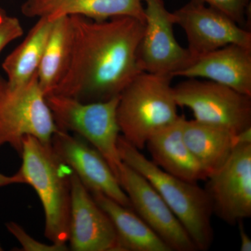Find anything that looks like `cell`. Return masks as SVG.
<instances>
[{
  "mask_svg": "<svg viewBox=\"0 0 251 251\" xmlns=\"http://www.w3.org/2000/svg\"><path fill=\"white\" fill-rule=\"evenodd\" d=\"M72 50L65 75L52 93L82 102L119 97L144 72L139 50L145 23L129 16L95 21L70 16Z\"/></svg>",
  "mask_w": 251,
  "mask_h": 251,
  "instance_id": "1",
  "label": "cell"
},
{
  "mask_svg": "<svg viewBox=\"0 0 251 251\" xmlns=\"http://www.w3.org/2000/svg\"><path fill=\"white\" fill-rule=\"evenodd\" d=\"M22 164L18 174L23 184L34 188L45 216L46 237L51 243L64 245L69 240L72 170L57 157L50 143L35 137L23 139Z\"/></svg>",
  "mask_w": 251,
  "mask_h": 251,
  "instance_id": "2",
  "label": "cell"
},
{
  "mask_svg": "<svg viewBox=\"0 0 251 251\" xmlns=\"http://www.w3.org/2000/svg\"><path fill=\"white\" fill-rule=\"evenodd\" d=\"M118 151L122 162L143 175L158 191L188 232L197 251L209 250L214 240L213 209L205 188L163 171L122 135L119 137Z\"/></svg>",
  "mask_w": 251,
  "mask_h": 251,
  "instance_id": "3",
  "label": "cell"
},
{
  "mask_svg": "<svg viewBox=\"0 0 251 251\" xmlns=\"http://www.w3.org/2000/svg\"><path fill=\"white\" fill-rule=\"evenodd\" d=\"M173 78L143 72L120 95L117 117L120 133L140 151L151 136L179 118Z\"/></svg>",
  "mask_w": 251,
  "mask_h": 251,
  "instance_id": "4",
  "label": "cell"
},
{
  "mask_svg": "<svg viewBox=\"0 0 251 251\" xmlns=\"http://www.w3.org/2000/svg\"><path fill=\"white\" fill-rule=\"evenodd\" d=\"M46 99L58 129L73 132L97 149L117 177L123 163L118 151L120 96L99 102H82L54 93L47 94Z\"/></svg>",
  "mask_w": 251,
  "mask_h": 251,
  "instance_id": "5",
  "label": "cell"
},
{
  "mask_svg": "<svg viewBox=\"0 0 251 251\" xmlns=\"http://www.w3.org/2000/svg\"><path fill=\"white\" fill-rule=\"evenodd\" d=\"M58 130L36 75L27 83L11 86L0 81V147L9 145L18 154L25 137L46 143Z\"/></svg>",
  "mask_w": 251,
  "mask_h": 251,
  "instance_id": "6",
  "label": "cell"
},
{
  "mask_svg": "<svg viewBox=\"0 0 251 251\" xmlns=\"http://www.w3.org/2000/svg\"><path fill=\"white\" fill-rule=\"evenodd\" d=\"M178 107L187 108L196 121L239 133L251 127V97L213 81L187 78L173 87Z\"/></svg>",
  "mask_w": 251,
  "mask_h": 251,
  "instance_id": "7",
  "label": "cell"
},
{
  "mask_svg": "<svg viewBox=\"0 0 251 251\" xmlns=\"http://www.w3.org/2000/svg\"><path fill=\"white\" fill-rule=\"evenodd\" d=\"M145 29L139 50L144 72L158 75H175L194 61L188 49L175 38L173 13L163 0H143Z\"/></svg>",
  "mask_w": 251,
  "mask_h": 251,
  "instance_id": "8",
  "label": "cell"
},
{
  "mask_svg": "<svg viewBox=\"0 0 251 251\" xmlns=\"http://www.w3.org/2000/svg\"><path fill=\"white\" fill-rule=\"evenodd\" d=\"M132 209L172 251H196L188 232L146 178L123 163L117 175Z\"/></svg>",
  "mask_w": 251,
  "mask_h": 251,
  "instance_id": "9",
  "label": "cell"
},
{
  "mask_svg": "<svg viewBox=\"0 0 251 251\" xmlns=\"http://www.w3.org/2000/svg\"><path fill=\"white\" fill-rule=\"evenodd\" d=\"M173 15L175 25L186 34L194 60L230 44L251 49V31L215 8L191 0Z\"/></svg>",
  "mask_w": 251,
  "mask_h": 251,
  "instance_id": "10",
  "label": "cell"
},
{
  "mask_svg": "<svg viewBox=\"0 0 251 251\" xmlns=\"http://www.w3.org/2000/svg\"><path fill=\"white\" fill-rule=\"evenodd\" d=\"M206 180L213 214L231 226L250 218L251 143L237 147L224 166Z\"/></svg>",
  "mask_w": 251,
  "mask_h": 251,
  "instance_id": "11",
  "label": "cell"
},
{
  "mask_svg": "<svg viewBox=\"0 0 251 251\" xmlns=\"http://www.w3.org/2000/svg\"><path fill=\"white\" fill-rule=\"evenodd\" d=\"M50 144L59 159L72 170L90 193H101L122 205L131 208L115 173L97 149L80 137L59 129Z\"/></svg>",
  "mask_w": 251,
  "mask_h": 251,
  "instance_id": "12",
  "label": "cell"
},
{
  "mask_svg": "<svg viewBox=\"0 0 251 251\" xmlns=\"http://www.w3.org/2000/svg\"><path fill=\"white\" fill-rule=\"evenodd\" d=\"M71 185L68 242L72 250L124 251L111 220L74 172Z\"/></svg>",
  "mask_w": 251,
  "mask_h": 251,
  "instance_id": "13",
  "label": "cell"
},
{
  "mask_svg": "<svg viewBox=\"0 0 251 251\" xmlns=\"http://www.w3.org/2000/svg\"><path fill=\"white\" fill-rule=\"evenodd\" d=\"M175 77L213 81L251 97V49L224 46L198 57Z\"/></svg>",
  "mask_w": 251,
  "mask_h": 251,
  "instance_id": "14",
  "label": "cell"
},
{
  "mask_svg": "<svg viewBox=\"0 0 251 251\" xmlns=\"http://www.w3.org/2000/svg\"><path fill=\"white\" fill-rule=\"evenodd\" d=\"M21 11L31 18L80 16L104 21L129 16L145 22L143 0H25Z\"/></svg>",
  "mask_w": 251,
  "mask_h": 251,
  "instance_id": "15",
  "label": "cell"
},
{
  "mask_svg": "<svg viewBox=\"0 0 251 251\" xmlns=\"http://www.w3.org/2000/svg\"><path fill=\"white\" fill-rule=\"evenodd\" d=\"M186 117L179 118L151 136L146 146L152 161L166 173L176 177L196 183L206 180L207 175L196 161L184 138V125Z\"/></svg>",
  "mask_w": 251,
  "mask_h": 251,
  "instance_id": "16",
  "label": "cell"
},
{
  "mask_svg": "<svg viewBox=\"0 0 251 251\" xmlns=\"http://www.w3.org/2000/svg\"><path fill=\"white\" fill-rule=\"evenodd\" d=\"M183 133L185 143L207 178L219 171L241 145L237 133L195 120L186 119Z\"/></svg>",
  "mask_w": 251,
  "mask_h": 251,
  "instance_id": "17",
  "label": "cell"
},
{
  "mask_svg": "<svg viewBox=\"0 0 251 251\" xmlns=\"http://www.w3.org/2000/svg\"><path fill=\"white\" fill-rule=\"evenodd\" d=\"M91 194L111 220L124 251H172L131 208L101 193Z\"/></svg>",
  "mask_w": 251,
  "mask_h": 251,
  "instance_id": "18",
  "label": "cell"
},
{
  "mask_svg": "<svg viewBox=\"0 0 251 251\" xmlns=\"http://www.w3.org/2000/svg\"><path fill=\"white\" fill-rule=\"evenodd\" d=\"M72 31L69 16L53 20L52 29L36 73L43 92L52 93L65 75L70 63Z\"/></svg>",
  "mask_w": 251,
  "mask_h": 251,
  "instance_id": "19",
  "label": "cell"
},
{
  "mask_svg": "<svg viewBox=\"0 0 251 251\" xmlns=\"http://www.w3.org/2000/svg\"><path fill=\"white\" fill-rule=\"evenodd\" d=\"M52 24L47 16L38 18L24 41L4 59L3 70L10 85H23L35 76Z\"/></svg>",
  "mask_w": 251,
  "mask_h": 251,
  "instance_id": "20",
  "label": "cell"
},
{
  "mask_svg": "<svg viewBox=\"0 0 251 251\" xmlns=\"http://www.w3.org/2000/svg\"><path fill=\"white\" fill-rule=\"evenodd\" d=\"M6 228L10 233L21 244L22 249L24 251H66L69 250L67 244L60 245V244H44L39 242L36 239L31 237L29 234L25 230L22 226L17 223L11 221L6 224Z\"/></svg>",
  "mask_w": 251,
  "mask_h": 251,
  "instance_id": "21",
  "label": "cell"
},
{
  "mask_svg": "<svg viewBox=\"0 0 251 251\" xmlns=\"http://www.w3.org/2000/svg\"><path fill=\"white\" fill-rule=\"evenodd\" d=\"M215 8L239 25L245 23L250 0H192Z\"/></svg>",
  "mask_w": 251,
  "mask_h": 251,
  "instance_id": "22",
  "label": "cell"
},
{
  "mask_svg": "<svg viewBox=\"0 0 251 251\" xmlns=\"http://www.w3.org/2000/svg\"><path fill=\"white\" fill-rule=\"evenodd\" d=\"M23 29L21 21L16 17L6 16L0 22V53L6 46L21 37Z\"/></svg>",
  "mask_w": 251,
  "mask_h": 251,
  "instance_id": "23",
  "label": "cell"
},
{
  "mask_svg": "<svg viewBox=\"0 0 251 251\" xmlns=\"http://www.w3.org/2000/svg\"><path fill=\"white\" fill-rule=\"evenodd\" d=\"M237 224L239 225V236H240V251H251V239L244 229L242 221H240Z\"/></svg>",
  "mask_w": 251,
  "mask_h": 251,
  "instance_id": "24",
  "label": "cell"
},
{
  "mask_svg": "<svg viewBox=\"0 0 251 251\" xmlns=\"http://www.w3.org/2000/svg\"><path fill=\"white\" fill-rule=\"evenodd\" d=\"M16 184H22V179L18 176L17 173L11 176H7L0 173V188Z\"/></svg>",
  "mask_w": 251,
  "mask_h": 251,
  "instance_id": "25",
  "label": "cell"
},
{
  "mask_svg": "<svg viewBox=\"0 0 251 251\" xmlns=\"http://www.w3.org/2000/svg\"><path fill=\"white\" fill-rule=\"evenodd\" d=\"M6 16H7V15H6L4 10L0 8V22H1V21L4 19V18L6 17Z\"/></svg>",
  "mask_w": 251,
  "mask_h": 251,
  "instance_id": "26",
  "label": "cell"
},
{
  "mask_svg": "<svg viewBox=\"0 0 251 251\" xmlns=\"http://www.w3.org/2000/svg\"><path fill=\"white\" fill-rule=\"evenodd\" d=\"M3 251V248L1 247V244H0V251Z\"/></svg>",
  "mask_w": 251,
  "mask_h": 251,
  "instance_id": "27",
  "label": "cell"
},
{
  "mask_svg": "<svg viewBox=\"0 0 251 251\" xmlns=\"http://www.w3.org/2000/svg\"><path fill=\"white\" fill-rule=\"evenodd\" d=\"M1 79H2V77H1V76H0V81L1 80Z\"/></svg>",
  "mask_w": 251,
  "mask_h": 251,
  "instance_id": "28",
  "label": "cell"
}]
</instances>
